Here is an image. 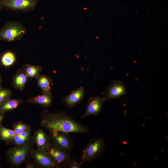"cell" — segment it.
Returning <instances> with one entry per match:
<instances>
[{"label":"cell","mask_w":168,"mask_h":168,"mask_svg":"<svg viewBox=\"0 0 168 168\" xmlns=\"http://www.w3.org/2000/svg\"><path fill=\"white\" fill-rule=\"evenodd\" d=\"M40 125L49 131L56 130L84 134L90 132L88 127L76 121L64 111L51 113L46 110H43Z\"/></svg>","instance_id":"6da1fadb"},{"label":"cell","mask_w":168,"mask_h":168,"mask_svg":"<svg viewBox=\"0 0 168 168\" xmlns=\"http://www.w3.org/2000/svg\"><path fill=\"white\" fill-rule=\"evenodd\" d=\"M1 159H2V157L0 156V168L1 167Z\"/></svg>","instance_id":"4316f807"},{"label":"cell","mask_w":168,"mask_h":168,"mask_svg":"<svg viewBox=\"0 0 168 168\" xmlns=\"http://www.w3.org/2000/svg\"><path fill=\"white\" fill-rule=\"evenodd\" d=\"M23 101L22 99L8 98L0 105V113L5 114L12 111L19 106Z\"/></svg>","instance_id":"9a60e30c"},{"label":"cell","mask_w":168,"mask_h":168,"mask_svg":"<svg viewBox=\"0 0 168 168\" xmlns=\"http://www.w3.org/2000/svg\"><path fill=\"white\" fill-rule=\"evenodd\" d=\"M12 96V93L10 89L0 88V105L7 99Z\"/></svg>","instance_id":"7402d4cb"},{"label":"cell","mask_w":168,"mask_h":168,"mask_svg":"<svg viewBox=\"0 0 168 168\" xmlns=\"http://www.w3.org/2000/svg\"><path fill=\"white\" fill-rule=\"evenodd\" d=\"M2 80L1 78V75L0 74V88L1 87L2 85Z\"/></svg>","instance_id":"484cf974"},{"label":"cell","mask_w":168,"mask_h":168,"mask_svg":"<svg viewBox=\"0 0 168 168\" xmlns=\"http://www.w3.org/2000/svg\"><path fill=\"white\" fill-rule=\"evenodd\" d=\"M2 8H3L2 7L0 6V11Z\"/></svg>","instance_id":"83f0119b"},{"label":"cell","mask_w":168,"mask_h":168,"mask_svg":"<svg viewBox=\"0 0 168 168\" xmlns=\"http://www.w3.org/2000/svg\"><path fill=\"white\" fill-rule=\"evenodd\" d=\"M83 86H80L71 92L63 98V102L68 108H72L79 103L83 99L85 95Z\"/></svg>","instance_id":"8fae6325"},{"label":"cell","mask_w":168,"mask_h":168,"mask_svg":"<svg viewBox=\"0 0 168 168\" xmlns=\"http://www.w3.org/2000/svg\"><path fill=\"white\" fill-rule=\"evenodd\" d=\"M13 130L16 135L19 134L31 128L30 125L22 123L21 121L14 122L13 125Z\"/></svg>","instance_id":"44dd1931"},{"label":"cell","mask_w":168,"mask_h":168,"mask_svg":"<svg viewBox=\"0 0 168 168\" xmlns=\"http://www.w3.org/2000/svg\"><path fill=\"white\" fill-rule=\"evenodd\" d=\"M22 68L28 79L35 78L42 70V67L40 65H34L28 63L23 66Z\"/></svg>","instance_id":"d6986e66"},{"label":"cell","mask_w":168,"mask_h":168,"mask_svg":"<svg viewBox=\"0 0 168 168\" xmlns=\"http://www.w3.org/2000/svg\"><path fill=\"white\" fill-rule=\"evenodd\" d=\"M30 156L35 161L38 168H59L45 150L33 149Z\"/></svg>","instance_id":"9c48e42d"},{"label":"cell","mask_w":168,"mask_h":168,"mask_svg":"<svg viewBox=\"0 0 168 168\" xmlns=\"http://www.w3.org/2000/svg\"><path fill=\"white\" fill-rule=\"evenodd\" d=\"M27 101L30 103L37 104L46 108L51 106L53 103V97L51 91H42L40 95L31 97Z\"/></svg>","instance_id":"4fadbf2b"},{"label":"cell","mask_w":168,"mask_h":168,"mask_svg":"<svg viewBox=\"0 0 168 168\" xmlns=\"http://www.w3.org/2000/svg\"><path fill=\"white\" fill-rule=\"evenodd\" d=\"M26 32V27L19 22H7L0 29V40L9 42L20 40Z\"/></svg>","instance_id":"3957f363"},{"label":"cell","mask_w":168,"mask_h":168,"mask_svg":"<svg viewBox=\"0 0 168 168\" xmlns=\"http://www.w3.org/2000/svg\"><path fill=\"white\" fill-rule=\"evenodd\" d=\"M83 163L81 161L78 162L75 159L71 160L67 165L66 168H81Z\"/></svg>","instance_id":"603a6c76"},{"label":"cell","mask_w":168,"mask_h":168,"mask_svg":"<svg viewBox=\"0 0 168 168\" xmlns=\"http://www.w3.org/2000/svg\"><path fill=\"white\" fill-rule=\"evenodd\" d=\"M24 168H38L37 165L34 160L29 159L25 163Z\"/></svg>","instance_id":"cb8c5ba5"},{"label":"cell","mask_w":168,"mask_h":168,"mask_svg":"<svg viewBox=\"0 0 168 168\" xmlns=\"http://www.w3.org/2000/svg\"><path fill=\"white\" fill-rule=\"evenodd\" d=\"M127 94V90L124 83L119 80L111 82L106 87L102 94L105 100H110L120 98Z\"/></svg>","instance_id":"ba28073f"},{"label":"cell","mask_w":168,"mask_h":168,"mask_svg":"<svg viewBox=\"0 0 168 168\" xmlns=\"http://www.w3.org/2000/svg\"><path fill=\"white\" fill-rule=\"evenodd\" d=\"M33 141L39 150H44L51 143L50 135L42 129L35 131L32 135Z\"/></svg>","instance_id":"7c38bea8"},{"label":"cell","mask_w":168,"mask_h":168,"mask_svg":"<svg viewBox=\"0 0 168 168\" xmlns=\"http://www.w3.org/2000/svg\"><path fill=\"white\" fill-rule=\"evenodd\" d=\"M28 78L23 69H18L13 75L12 85L16 90L22 92Z\"/></svg>","instance_id":"5bb4252c"},{"label":"cell","mask_w":168,"mask_h":168,"mask_svg":"<svg viewBox=\"0 0 168 168\" xmlns=\"http://www.w3.org/2000/svg\"><path fill=\"white\" fill-rule=\"evenodd\" d=\"M16 133L13 130L5 127L0 125V140L9 145L12 142Z\"/></svg>","instance_id":"ac0fdd59"},{"label":"cell","mask_w":168,"mask_h":168,"mask_svg":"<svg viewBox=\"0 0 168 168\" xmlns=\"http://www.w3.org/2000/svg\"><path fill=\"white\" fill-rule=\"evenodd\" d=\"M105 100L104 97H101L99 95L91 96L88 100L86 110L81 118L90 115H98L101 111L103 102Z\"/></svg>","instance_id":"30bf717a"},{"label":"cell","mask_w":168,"mask_h":168,"mask_svg":"<svg viewBox=\"0 0 168 168\" xmlns=\"http://www.w3.org/2000/svg\"><path fill=\"white\" fill-rule=\"evenodd\" d=\"M35 78L37 85L42 89V91H51L54 85V83L51 78L45 75L40 73Z\"/></svg>","instance_id":"e0dca14e"},{"label":"cell","mask_w":168,"mask_h":168,"mask_svg":"<svg viewBox=\"0 0 168 168\" xmlns=\"http://www.w3.org/2000/svg\"><path fill=\"white\" fill-rule=\"evenodd\" d=\"M5 114L0 113V125L1 124L4 119Z\"/></svg>","instance_id":"d4e9b609"},{"label":"cell","mask_w":168,"mask_h":168,"mask_svg":"<svg viewBox=\"0 0 168 168\" xmlns=\"http://www.w3.org/2000/svg\"><path fill=\"white\" fill-rule=\"evenodd\" d=\"M34 144L32 141L23 145L14 146L7 149L5 152L6 163L11 168L19 167L30 159Z\"/></svg>","instance_id":"7a4b0ae2"},{"label":"cell","mask_w":168,"mask_h":168,"mask_svg":"<svg viewBox=\"0 0 168 168\" xmlns=\"http://www.w3.org/2000/svg\"><path fill=\"white\" fill-rule=\"evenodd\" d=\"M15 54L12 51H8L4 52L0 58L1 65L4 67H8L12 66L16 61Z\"/></svg>","instance_id":"ffe728a7"},{"label":"cell","mask_w":168,"mask_h":168,"mask_svg":"<svg viewBox=\"0 0 168 168\" xmlns=\"http://www.w3.org/2000/svg\"><path fill=\"white\" fill-rule=\"evenodd\" d=\"M49 132L53 144L69 152L72 150L74 146V142L68 133L56 130Z\"/></svg>","instance_id":"52a82bcc"},{"label":"cell","mask_w":168,"mask_h":168,"mask_svg":"<svg viewBox=\"0 0 168 168\" xmlns=\"http://www.w3.org/2000/svg\"><path fill=\"white\" fill-rule=\"evenodd\" d=\"M39 0H0V6L3 8L27 12L35 9Z\"/></svg>","instance_id":"5b68a950"},{"label":"cell","mask_w":168,"mask_h":168,"mask_svg":"<svg viewBox=\"0 0 168 168\" xmlns=\"http://www.w3.org/2000/svg\"><path fill=\"white\" fill-rule=\"evenodd\" d=\"M31 131V128L19 134L16 135L11 144L14 146L21 145L32 141Z\"/></svg>","instance_id":"2e32d148"},{"label":"cell","mask_w":168,"mask_h":168,"mask_svg":"<svg viewBox=\"0 0 168 168\" xmlns=\"http://www.w3.org/2000/svg\"><path fill=\"white\" fill-rule=\"evenodd\" d=\"M45 150L59 168H66L71 160V155L69 152L56 146L52 142Z\"/></svg>","instance_id":"8992f818"},{"label":"cell","mask_w":168,"mask_h":168,"mask_svg":"<svg viewBox=\"0 0 168 168\" xmlns=\"http://www.w3.org/2000/svg\"><path fill=\"white\" fill-rule=\"evenodd\" d=\"M105 147V142L102 138L91 140L83 149L81 161L83 163L92 161L102 154Z\"/></svg>","instance_id":"277c9868"}]
</instances>
